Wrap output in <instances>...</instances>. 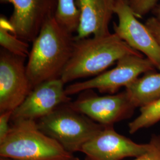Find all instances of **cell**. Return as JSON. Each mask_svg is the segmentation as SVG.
<instances>
[{"label":"cell","instance_id":"obj_22","mask_svg":"<svg viewBox=\"0 0 160 160\" xmlns=\"http://www.w3.org/2000/svg\"><path fill=\"white\" fill-rule=\"evenodd\" d=\"M157 17L160 20V7H159L158 10H157Z\"/></svg>","mask_w":160,"mask_h":160},{"label":"cell","instance_id":"obj_1","mask_svg":"<svg viewBox=\"0 0 160 160\" xmlns=\"http://www.w3.org/2000/svg\"><path fill=\"white\" fill-rule=\"evenodd\" d=\"M32 43L26 65L32 90L44 82L61 78L72 56L75 37L53 17Z\"/></svg>","mask_w":160,"mask_h":160},{"label":"cell","instance_id":"obj_19","mask_svg":"<svg viewBox=\"0 0 160 160\" xmlns=\"http://www.w3.org/2000/svg\"><path fill=\"white\" fill-rule=\"evenodd\" d=\"M12 112L8 111L0 113V143L5 139L10 131V121L12 120Z\"/></svg>","mask_w":160,"mask_h":160},{"label":"cell","instance_id":"obj_23","mask_svg":"<svg viewBox=\"0 0 160 160\" xmlns=\"http://www.w3.org/2000/svg\"><path fill=\"white\" fill-rule=\"evenodd\" d=\"M78 160V159H77V160Z\"/></svg>","mask_w":160,"mask_h":160},{"label":"cell","instance_id":"obj_7","mask_svg":"<svg viewBox=\"0 0 160 160\" xmlns=\"http://www.w3.org/2000/svg\"><path fill=\"white\" fill-rule=\"evenodd\" d=\"M114 14L118 23L114 33L135 51L143 54L160 71V46L147 26L138 20L128 0H117Z\"/></svg>","mask_w":160,"mask_h":160},{"label":"cell","instance_id":"obj_2","mask_svg":"<svg viewBox=\"0 0 160 160\" xmlns=\"http://www.w3.org/2000/svg\"><path fill=\"white\" fill-rule=\"evenodd\" d=\"M139 52L132 49L115 33L75 39L74 47L61 78L65 84L97 76L120 59Z\"/></svg>","mask_w":160,"mask_h":160},{"label":"cell","instance_id":"obj_12","mask_svg":"<svg viewBox=\"0 0 160 160\" xmlns=\"http://www.w3.org/2000/svg\"><path fill=\"white\" fill-rule=\"evenodd\" d=\"M117 0H75L80 22L75 40L109 34V24Z\"/></svg>","mask_w":160,"mask_h":160},{"label":"cell","instance_id":"obj_4","mask_svg":"<svg viewBox=\"0 0 160 160\" xmlns=\"http://www.w3.org/2000/svg\"><path fill=\"white\" fill-rule=\"evenodd\" d=\"M39 129L56 140L67 151L81 152L82 147L104 126L64 104L36 120Z\"/></svg>","mask_w":160,"mask_h":160},{"label":"cell","instance_id":"obj_14","mask_svg":"<svg viewBox=\"0 0 160 160\" xmlns=\"http://www.w3.org/2000/svg\"><path fill=\"white\" fill-rule=\"evenodd\" d=\"M0 24V45L2 49L12 54L20 57H29V44L20 39L12 32V28L7 20L1 17Z\"/></svg>","mask_w":160,"mask_h":160},{"label":"cell","instance_id":"obj_10","mask_svg":"<svg viewBox=\"0 0 160 160\" xmlns=\"http://www.w3.org/2000/svg\"><path fill=\"white\" fill-rule=\"evenodd\" d=\"M61 78L49 80L36 86L30 92L12 116V120H38L50 114L59 106L70 103Z\"/></svg>","mask_w":160,"mask_h":160},{"label":"cell","instance_id":"obj_5","mask_svg":"<svg viewBox=\"0 0 160 160\" xmlns=\"http://www.w3.org/2000/svg\"><path fill=\"white\" fill-rule=\"evenodd\" d=\"M155 67L142 54H132L120 59L113 68L103 72L90 80L77 82L65 88L70 96L86 90L97 89L100 92L113 94L126 87L142 74L154 71Z\"/></svg>","mask_w":160,"mask_h":160},{"label":"cell","instance_id":"obj_9","mask_svg":"<svg viewBox=\"0 0 160 160\" xmlns=\"http://www.w3.org/2000/svg\"><path fill=\"white\" fill-rule=\"evenodd\" d=\"M24 60L1 49L0 113L13 112L32 90Z\"/></svg>","mask_w":160,"mask_h":160},{"label":"cell","instance_id":"obj_16","mask_svg":"<svg viewBox=\"0 0 160 160\" xmlns=\"http://www.w3.org/2000/svg\"><path fill=\"white\" fill-rule=\"evenodd\" d=\"M160 121V98L154 103L140 108V113L129 123V132L134 133L147 128Z\"/></svg>","mask_w":160,"mask_h":160},{"label":"cell","instance_id":"obj_6","mask_svg":"<svg viewBox=\"0 0 160 160\" xmlns=\"http://www.w3.org/2000/svg\"><path fill=\"white\" fill-rule=\"evenodd\" d=\"M69 105L104 126H113L115 123L130 118L135 109L125 91L100 96L91 90H86Z\"/></svg>","mask_w":160,"mask_h":160},{"label":"cell","instance_id":"obj_20","mask_svg":"<svg viewBox=\"0 0 160 160\" xmlns=\"http://www.w3.org/2000/svg\"><path fill=\"white\" fill-rule=\"evenodd\" d=\"M145 25L153 34L155 39L160 46V20L157 17L149 18Z\"/></svg>","mask_w":160,"mask_h":160},{"label":"cell","instance_id":"obj_8","mask_svg":"<svg viewBox=\"0 0 160 160\" xmlns=\"http://www.w3.org/2000/svg\"><path fill=\"white\" fill-rule=\"evenodd\" d=\"M11 4L13 12L8 21L12 32L26 42H33L45 24L54 17L57 0H0Z\"/></svg>","mask_w":160,"mask_h":160},{"label":"cell","instance_id":"obj_15","mask_svg":"<svg viewBox=\"0 0 160 160\" xmlns=\"http://www.w3.org/2000/svg\"><path fill=\"white\" fill-rule=\"evenodd\" d=\"M54 17L62 27L71 33L77 32L80 22V12L75 0H57Z\"/></svg>","mask_w":160,"mask_h":160},{"label":"cell","instance_id":"obj_13","mask_svg":"<svg viewBox=\"0 0 160 160\" xmlns=\"http://www.w3.org/2000/svg\"><path fill=\"white\" fill-rule=\"evenodd\" d=\"M149 72L125 87L133 106L142 108L160 98V71Z\"/></svg>","mask_w":160,"mask_h":160},{"label":"cell","instance_id":"obj_18","mask_svg":"<svg viewBox=\"0 0 160 160\" xmlns=\"http://www.w3.org/2000/svg\"><path fill=\"white\" fill-rule=\"evenodd\" d=\"M132 160H160V135H153L145 152Z\"/></svg>","mask_w":160,"mask_h":160},{"label":"cell","instance_id":"obj_17","mask_svg":"<svg viewBox=\"0 0 160 160\" xmlns=\"http://www.w3.org/2000/svg\"><path fill=\"white\" fill-rule=\"evenodd\" d=\"M129 6L137 18L147 15L154 8L158 0H128Z\"/></svg>","mask_w":160,"mask_h":160},{"label":"cell","instance_id":"obj_3","mask_svg":"<svg viewBox=\"0 0 160 160\" xmlns=\"http://www.w3.org/2000/svg\"><path fill=\"white\" fill-rule=\"evenodd\" d=\"M0 156L16 160H76L53 138L39 129L36 121H12L5 139L0 143Z\"/></svg>","mask_w":160,"mask_h":160},{"label":"cell","instance_id":"obj_21","mask_svg":"<svg viewBox=\"0 0 160 160\" xmlns=\"http://www.w3.org/2000/svg\"><path fill=\"white\" fill-rule=\"evenodd\" d=\"M0 160H16L14 159H12L10 158H7V157H0Z\"/></svg>","mask_w":160,"mask_h":160},{"label":"cell","instance_id":"obj_11","mask_svg":"<svg viewBox=\"0 0 160 160\" xmlns=\"http://www.w3.org/2000/svg\"><path fill=\"white\" fill-rule=\"evenodd\" d=\"M148 143H138L115 131L113 126H104L82 147L86 160H122L143 154Z\"/></svg>","mask_w":160,"mask_h":160}]
</instances>
